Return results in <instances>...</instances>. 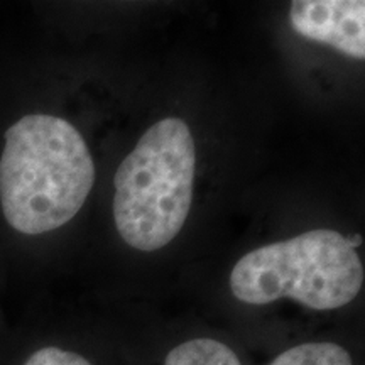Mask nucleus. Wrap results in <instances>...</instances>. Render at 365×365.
<instances>
[{"instance_id": "5", "label": "nucleus", "mask_w": 365, "mask_h": 365, "mask_svg": "<svg viewBox=\"0 0 365 365\" xmlns=\"http://www.w3.org/2000/svg\"><path fill=\"white\" fill-rule=\"evenodd\" d=\"M164 365H242L234 350L222 341L196 339L175 346Z\"/></svg>"}, {"instance_id": "7", "label": "nucleus", "mask_w": 365, "mask_h": 365, "mask_svg": "<svg viewBox=\"0 0 365 365\" xmlns=\"http://www.w3.org/2000/svg\"><path fill=\"white\" fill-rule=\"evenodd\" d=\"M24 365H91L88 360L75 352L58 349V346H44L27 359Z\"/></svg>"}, {"instance_id": "6", "label": "nucleus", "mask_w": 365, "mask_h": 365, "mask_svg": "<svg viewBox=\"0 0 365 365\" xmlns=\"http://www.w3.org/2000/svg\"><path fill=\"white\" fill-rule=\"evenodd\" d=\"M269 365H352V359L344 346L319 341L293 346Z\"/></svg>"}, {"instance_id": "2", "label": "nucleus", "mask_w": 365, "mask_h": 365, "mask_svg": "<svg viewBox=\"0 0 365 365\" xmlns=\"http://www.w3.org/2000/svg\"><path fill=\"white\" fill-rule=\"evenodd\" d=\"M195 171V140L181 118L148 129L113 178V220L125 244L153 252L180 234L193 202Z\"/></svg>"}, {"instance_id": "1", "label": "nucleus", "mask_w": 365, "mask_h": 365, "mask_svg": "<svg viewBox=\"0 0 365 365\" xmlns=\"http://www.w3.org/2000/svg\"><path fill=\"white\" fill-rule=\"evenodd\" d=\"M95 182L83 135L65 118L31 113L6 132L0 205L14 230L41 235L71 220Z\"/></svg>"}, {"instance_id": "3", "label": "nucleus", "mask_w": 365, "mask_h": 365, "mask_svg": "<svg viewBox=\"0 0 365 365\" xmlns=\"http://www.w3.org/2000/svg\"><path fill=\"white\" fill-rule=\"evenodd\" d=\"M362 284L364 266L352 242L325 228L255 249L230 274V289L242 303L291 298L318 312L349 304Z\"/></svg>"}, {"instance_id": "4", "label": "nucleus", "mask_w": 365, "mask_h": 365, "mask_svg": "<svg viewBox=\"0 0 365 365\" xmlns=\"http://www.w3.org/2000/svg\"><path fill=\"white\" fill-rule=\"evenodd\" d=\"M289 22L303 38L331 46L350 58H365L362 0H294Z\"/></svg>"}]
</instances>
